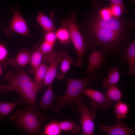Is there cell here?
Instances as JSON below:
<instances>
[{"mask_svg":"<svg viewBox=\"0 0 135 135\" xmlns=\"http://www.w3.org/2000/svg\"><path fill=\"white\" fill-rule=\"evenodd\" d=\"M124 61L126 60L129 68V76L135 74V40L131 41L126 47L123 54Z\"/></svg>","mask_w":135,"mask_h":135,"instance_id":"obj_13","label":"cell"},{"mask_svg":"<svg viewBox=\"0 0 135 135\" xmlns=\"http://www.w3.org/2000/svg\"><path fill=\"white\" fill-rule=\"evenodd\" d=\"M101 76L97 74H94L87 78L79 79L67 77V85L65 92L62 96H58L55 99V104L52 111L60 113V108L65 107V105L69 104L74 110V105L82 101L81 94L83 90L91 82Z\"/></svg>","mask_w":135,"mask_h":135,"instance_id":"obj_2","label":"cell"},{"mask_svg":"<svg viewBox=\"0 0 135 135\" xmlns=\"http://www.w3.org/2000/svg\"><path fill=\"white\" fill-rule=\"evenodd\" d=\"M62 131L59 122L54 119L44 126L43 134L45 135H59L61 134Z\"/></svg>","mask_w":135,"mask_h":135,"instance_id":"obj_24","label":"cell"},{"mask_svg":"<svg viewBox=\"0 0 135 135\" xmlns=\"http://www.w3.org/2000/svg\"><path fill=\"white\" fill-rule=\"evenodd\" d=\"M54 46V44L44 41L41 44L40 48L43 55H47L53 52Z\"/></svg>","mask_w":135,"mask_h":135,"instance_id":"obj_28","label":"cell"},{"mask_svg":"<svg viewBox=\"0 0 135 135\" xmlns=\"http://www.w3.org/2000/svg\"><path fill=\"white\" fill-rule=\"evenodd\" d=\"M5 80L8 84L3 85L4 92L14 91L20 96L32 89L40 88L24 71L14 73L10 72L5 76Z\"/></svg>","mask_w":135,"mask_h":135,"instance_id":"obj_5","label":"cell"},{"mask_svg":"<svg viewBox=\"0 0 135 135\" xmlns=\"http://www.w3.org/2000/svg\"><path fill=\"white\" fill-rule=\"evenodd\" d=\"M111 3L120 6L122 9L123 12L126 14H128V12L125 6L123 0H108Z\"/></svg>","mask_w":135,"mask_h":135,"instance_id":"obj_32","label":"cell"},{"mask_svg":"<svg viewBox=\"0 0 135 135\" xmlns=\"http://www.w3.org/2000/svg\"><path fill=\"white\" fill-rule=\"evenodd\" d=\"M31 52L30 51L22 50L18 53L15 58L10 60L9 63L13 66L18 65L24 67L29 62Z\"/></svg>","mask_w":135,"mask_h":135,"instance_id":"obj_17","label":"cell"},{"mask_svg":"<svg viewBox=\"0 0 135 135\" xmlns=\"http://www.w3.org/2000/svg\"><path fill=\"white\" fill-rule=\"evenodd\" d=\"M48 67L46 64L42 62L34 71V82L40 88L42 86V84L46 74Z\"/></svg>","mask_w":135,"mask_h":135,"instance_id":"obj_23","label":"cell"},{"mask_svg":"<svg viewBox=\"0 0 135 135\" xmlns=\"http://www.w3.org/2000/svg\"><path fill=\"white\" fill-rule=\"evenodd\" d=\"M86 20L78 26L83 28H103L112 30L118 32L128 33V31L132 29L134 21L125 19L122 16L117 18L113 16L107 18L101 17L93 12L87 14Z\"/></svg>","mask_w":135,"mask_h":135,"instance_id":"obj_4","label":"cell"},{"mask_svg":"<svg viewBox=\"0 0 135 135\" xmlns=\"http://www.w3.org/2000/svg\"><path fill=\"white\" fill-rule=\"evenodd\" d=\"M59 124L62 130L70 131L73 134L78 132L80 130V127L76 124L73 120L59 122Z\"/></svg>","mask_w":135,"mask_h":135,"instance_id":"obj_26","label":"cell"},{"mask_svg":"<svg viewBox=\"0 0 135 135\" xmlns=\"http://www.w3.org/2000/svg\"><path fill=\"white\" fill-rule=\"evenodd\" d=\"M39 90L34 89L30 90L20 96L21 100L19 101L20 104L22 102L27 103L29 106H37L36 100L37 94Z\"/></svg>","mask_w":135,"mask_h":135,"instance_id":"obj_25","label":"cell"},{"mask_svg":"<svg viewBox=\"0 0 135 135\" xmlns=\"http://www.w3.org/2000/svg\"><path fill=\"white\" fill-rule=\"evenodd\" d=\"M44 38L45 41L54 45L57 39L55 31L45 32Z\"/></svg>","mask_w":135,"mask_h":135,"instance_id":"obj_30","label":"cell"},{"mask_svg":"<svg viewBox=\"0 0 135 135\" xmlns=\"http://www.w3.org/2000/svg\"><path fill=\"white\" fill-rule=\"evenodd\" d=\"M107 89L106 96L108 100L113 102L120 101L123 94L116 85H112Z\"/></svg>","mask_w":135,"mask_h":135,"instance_id":"obj_20","label":"cell"},{"mask_svg":"<svg viewBox=\"0 0 135 135\" xmlns=\"http://www.w3.org/2000/svg\"><path fill=\"white\" fill-rule=\"evenodd\" d=\"M114 112L118 119H124L126 117L130 110L128 104L121 101L117 102L114 106Z\"/></svg>","mask_w":135,"mask_h":135,"instance_id":"obj_21","label":"cell"},{"mask_svg":"<svg viewBox=\"0 0 135 135\" xmlns=\"http://www.w3.org/2000/svg\"><path fill=\"white\" fill-rule=\"evenodd\" d=\"M66 52L65 50L53 52L51 54L43 55L42 60L50 63L46 74L42 84V86H48L52 83L57 75L58 66Z\"/></svg>","mask_w":135,"mask_h":135,"instance_id":"obj_8","label":"cell"},{"mask_svg":"<svg viewBox=\"0 0 135 135\" xmlns=\"http://www.w3.org/2000/svg\"><path fill=\"white\" fill-rule=\"evenodd\" d=\"M55 98L52 83L48 86L38 105L42 109L48 110L52 108L53 106L52 101Z\"/></svg>","mask_w":135,"mask_h":135,"instance_id":"obj_16","label":"cell"},{"mask_svg":"<svg viewBox=\"0 0 135 135\" xmlns=\"http://www.w3.org/2000/svg\"><path fill=\"white\" fill-rule=\"evenodd\" d=\"M107 55L100 48L92 50L89 57L86 74L90 76L93 73L97 74L100 66L106 60Z\"/></svg>","mask_w":135,"mask_h":135,"instance_id":"obj_10","label":"cell"},{"mask_svg":"<svg viewBox=\"0 0 135 135\" xmlns=\"http://www.w3.org/2000/svg\"><path fill=\"white\" fill-rule=\"evenodd\" d=\"M54 10L50 13V18L42 12H40L36 18V20L43 28L45 32L55 31V28L53 19Z\"/></svg>","mask_w":135,"mask_h":135,"instance_id":"obj_15","label":"cell"},{"mask_svg":"<svg viewBox=\"0 0 135 135\" xmlns=\"http://www.w3.org/2000/svg\"><path fill=\"white\" fill-rule=\"evenodd\" d=\"M10 118L18 128L29 135H34L41 134L40 127L47 116L40 112L37 106H29L24 110H17Z\"/></svg>","mask_w":135,"mask_h":135,"instance_id":"obj_3","label":"cell"},{"mask_svg":"<svg viewBox=\"0 0 135 135\" xmlns=\"http://www.w3.org/2000/svg\"><path fill=\"white\" fill-rule=\"evenodd\" d=\"M113 15L117 18H119L122 16L123 10L120 6L111 3L110 6Z\"/></svg>","mask_w":135,"mask_h":135,"instance_id":"obj_29","label":"cell"},{"mask_svg":"<svg viewBox=\"0 0 135 135\" xmlns=\"http://www.w3.org/2000/svg\"><path fill=\"white\" fill-rule=\"evenodd\" d=\"M74 62V60L66 52L60 64V70L57 74L56 78L58 80H62L65 78V74L70 69Z\"/></svg>","mask_w":135,"mask_h":135,"instance_id":"obj_19","label":"cell"},{"mask_svg":"<svg viewBox=\"0 0 135 135\" xmlns=\"http://www.w3.org/2000/svg\"><path fill=\"white\" fill-rule=\"evenodd\" d=\"M19 104L18 102L15 103L0 102V118L9 114Z\"/></svg>","mask_w":135,"mask_h":135,"instance_id":"obj_27","label":"cell"},{"mask_svg":"<svg viewBox=\"0 0 135 135\" xmlns=\"http://www.w3.org/2000/svg\"><path fill=\"white\" fill-rule=\"evenodd\" d=\"M8 51L3 44H0V62H2L7 57Z\"/></svg>","mask_w":135,"mask_h":135,"instance_id":"obj_31","label":"cell"},{"mask_svg":"<svg viewBox=\"0 0 135 135\" xmlns=\"http://www.w3.org/2000/svg\"><path fill=\"white\" fill-rule=\"evenodd\" d=\"M57 39L60 43L64 46L69 44L71 41L70 32L68 29L65 26H62L55 31Z\"/></svg>","mask_w":135,"mask_h":135,"instance_id":"obj_22","label":"cell"},{"mask_svg":"<svg viewBox=\"0 0 135 135\" xmlns=\"http://www.w3.org/2000/svg\"><path fill=\"white\" fill-rule=\"evenodd\" d=\"M82 94L91 99L90 103L92 107L100 108L103 110H107L114 102L108 100L103 93L94 89L86 87Z\"/></svg>","mask_w":135,"mask_h":135,"instance_id":"obj_9","label":"cell"},{"mask_svg":"<svg viewBox=\"0 0 135 135\" xmlns=\"http://www.w3.org/2000/svg\"><path fill=\"white\" fill-rule=\"evenodd\" d=\"M43 55L40 49V47L35 46L31 54L30 63V68L29 73L30 74L34 73L36 69L42 62Z\"/></svg>","mask_w":135,"mask_h":135,"instance_id":"obj_18","label":"cell"},{"mask_svg":"<svg viewBox=\"0 0 135 135\" xmlns=\"http://www.w3.org/2000/svg\"><path fill=\"white\" fill-rule=\"evenodd\" d=\"M2 72V69L0 66V75Z\"/></svg>","mask_w":135,"mask_h":135,"instance_id":"obj_34","label":"cell"},{"mask_svg":"<svg viewBox=\"0 0 135 135\" xmlns=\"http://www.w3.org/2000/svg\"><path fill=\"white\" fill-rule=\"evenodd\" d=\"M77 11H72L70 16L62 21V26L67 28L70 35L71 41L72 42L77 55L78 59L74 63V65L78 67L83 65L82 58L86 48V45L83 36L79 31V26L76 23V17Z\"/></svg>","mask_w":135,"mask_h":135,"instance_id":"obj_6","label":"cell"},{"mask_svg":"<svg viewBox=\"0 0 135 135\" xmlns=\"http://www.w3.org/2000/svg\"><path fill=\"white\" fill-rule=\"evenodd\" d=\"M108 76L104 78L102 81V85L104 87L108 89L110 86L116 85L120 78L119 68L116 66L110 68L107 72Z\"/></svg>","mask_w":135,"mask_h":135,"instance_id":"obj_14","label":"cell"},{"mask_svg":"<svg viewBox=\"0 0 135 135\" xmlns=\"http://www.w3.org/2000/svg\"><path fill=\"white\" fill-rule=\"evenodd\" d=\"M10 26L13 31L16 33L24 36H30L26 22L17 11L14 12Z\"/></svg>","mask_w":135,"mask_h":135,"instance_id":"obj_12","label":"cell"},{"mask_svg":"<svg viewBox=\"0 0 135 135\" xmlns=\"http://www.w3.org/2000/svg\"><path fill=\"white\" fill-rule=\"evenodd\" d=\"M4 88V86H1L0 85V91L2 90H3Z\"/></svg>","mask_w":135,"mask_h":135,"instance_id":"obj_33","label":"cell"},{"mask_svg":"<svg viewBox=\"0 0 135 135\" xmlns=\"http://www.w3.org/2000/svg\"><path fill=\"white\" fill-rule=\"evenodd\" d=\"M77 112L81 114L80 122L82 131V135H92L95 128L94 120L98 112L97 108L92 107L90 110L86 103L82 101L76 104Z\"/></svg>","mask_w":135,"mask_h":135,"instance_id":"obj_7","label":"cell"},{"mask_svg":"<svg viewBox=\"0 0 135 135\" xmlns=\"http://www.w3.org/2000/svg\"><path fill=\"white\" fill-rule=\"evenodd\" d=\"M101 130L108 135H130L134 132L135 127H130L118 119L114 124L110 126L101 125L99 126Z\"/></svg>","mask_w":135,"mask_h":135,"instance_id":"obj_11","label":"cell"},{"mask_svg":"<svg viewBox=\"0 0 135 135\" xmlns=\"http://www.w3.org/2000/svg\"><path fill=\"white\" fill-rule=\"evenodd\" d=\"M83 29L84 38L91 50L99 46L107 55L124 61L123 54L130 38L128 33L101 28Z\"/></svg>","mask_w":135,"mask_h":135,"instance_id":"obj_1","label":"cell"}]
</instances>
